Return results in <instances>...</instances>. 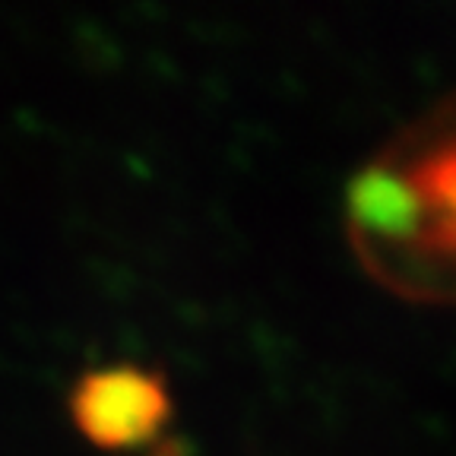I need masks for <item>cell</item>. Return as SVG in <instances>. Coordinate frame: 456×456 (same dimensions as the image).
Returning a JSON list of instances; mask_svg holds the SVG:
<instances>
[{"mask_svg":"<svg viewBox=\"0 0 456 456\" xmlns=\"http://www.w3.org/2000/svg\"><path fill=\"white\" fill-rule=\"evenodd\" d=\"M346 235L362 270L390 295L456 307V89L352 175Z\"/></svg>","mask_w":456,"mask_h":456,"instance_id":"6da1fadb","label":"cell"},{"mask_svg":"<svg viewBox=\"0 0 456 456\" xmlns=\"http://www.w3.org/2000/svg\"><path fill=\"white\" fill-rule=\"evenodd\" d=\"M77 431L102 450H134L162 437L171 390L162 374L140 364H108L77 380L70 393Z\"/></svg>","mask_w":456,"mask_h":456,"instance_id":"7a4b0ae2","label":"cell"},{"mask_svg":"<svg viewBox=\"0 0 456 456\" xmlns=\"http://www.w3.org/2000/svg\"><path fill=\"white\" fill-rule=\"evenodd\" d=\"M156 456H193V450L178 437H168V441H159Z\"/></svg>","mask_w":456,"mask_h":456,"instance_id":"3957f363","label":"cell"}]
</instances>
